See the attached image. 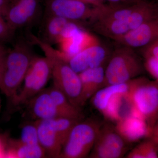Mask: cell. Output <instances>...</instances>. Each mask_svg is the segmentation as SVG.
I'll return each instance as SVG.
<instances>
[{
	"mask_svg": "<svg viewBox=\"0 0 158 158\" xmlns=\"http://www.w3.org/2000/svg\"><path fill=\"white\" fill-rule=\"evenodd\" d=\"M33 40L41 48L52 65L53 87L61 91L74 105L81 107V83L79 73L71 67L59 51L44 41L33 37Z\"/></svg>",
	"mask_w": 158,
	"mask_h": 158,
	"instance_id": "1",
	"label": "cell"
},
{
	"mask_svg": "<svg viewBox=\"0 0 158 158\" xmlns=\"http://www.w3.org/2000/svg\"><path fill=\"white\" fill-rule=\"evenodd\" d=\"M34 56L30 44L22 39L7 52L0 90L11 100L23 84Z\"/></svg>",
	"mask_w": 158,
	"mask_h": 158,
	"instance_id": "2",
	"label": "cell"
},
{
	"mask_svg": "<svg viewBox=\"0 0 158 158\" xmlns=\"http://www.w3.org/2000/svg\"><path fill=\"white\" fill-rule=\"evenodd\" d=\"M126 96L133 113L145 120L151 134L158 118V81L144 77L133 79Z\"/></svg>",
	"mask_w": 158,
	"mask_h": 158,
	"instance_id": "3",
	"label": "cell"
},
{
	"mask_svg": "<svg viewBox=\"0 0 158 158\" xmlns=\"http://www.w3.org/2000/svg\"><path fill=\"white\" fill-rule=\"evenodd\" d=\"M110 57L105 69L103 87L127 83L138 77L143 72L141 61L134 49L121 45Z\"/></svg>",
	"mask_w": 158,
	"mask_h": 158,
	"instance_id": "4",
	"label": "cell"
},
{
	"mask_svg": "<svg viewBox=\"0 0 158 158\" xmlns=\"http://www.w3.org/2000/svg\"><path fill=\"white\" fill-rule=\"evenodd\" d=\"M102 124L93 119L78 122L74 126L63 145L60 157L82 158L89 156Z\"/></svg>",
	"mask_w": 158,
	"mask_h": 158,
	"instance_id": "5",
	"label": "cell"
},
{
	"mask_svg": "<svg viewBox=\"0 0 158 158\" xmlns=\"http://www.w3.org/2000/svg\"><path fill=\"white\" fill-rule=\"evenodd\" d=\"M52 63L47 57L34 56L25 77L23 87L11 100L13 104H26L44 90L52 77Z\"/></svg>",
	"mask_w": 158,
	"mask_h": 158,
	"instance_id": "6",
	"label": "cell"
},
{
	"mask_svg": "<svg viewBox=\"0 0 158 158\" xmlns=\"http://www.w3.org/2000/svg\"><path fill=\"white\" fill-rule=\"evenodd\" d=\"M127 142L112 124L108 123L102 124L89 156L121 158L126 152Z\"/></svg>",
	"mask_w": 158,
	"mask_h": 158,
	"instance_id": "7",
	"label": "cell"
},
{
	"mask_svg": "<svg viewBox=\"0 0 158 158\" xmlns=\"http://www.w3.org/2000/svg\"><path fill=\"white\" fill-rule=\"evenodd\" d=\"M96 7L77 0H46L45 15L59 16L82 24L90 23L95 15Z\"/></svg>",
	"mask_w": 158,
	"mask_h": 158,
	"instance_id": "8",
	"label": "cell"
},
{
	"mask_svg": "<svg viewBox=\"0 0 158 158\" xmlns=\"http://www.w3.org/2000/svg\"><path fill=\"white\" fill-rule=\"evenodd\" d=\"M40 10V0H12L4 17L15 32L34 23Z\"/></svg>",
	"mask_w": 158,
	"mask_h": 158,
	"instance_id": "9",
	"label": "cell"
},
{
	"mask_svg": "<svg viewBox=\"0 0 158 158\" xmlns=\"http://www.w3.org/2000/svg\"><path fill=\"white\" fill-rule=\"evenodd\" d=\"M98 42L96 37L85 31L82 26L80 25L64 36L58 44L61 49L59 52L68 62L72 57Z\"/></svg>",
	"mask_w": 158,
	"mask_h": 158,
	"instance_id": "10",
	"label": "cell"
},
{
	"mask_svg": "<svg viewBox=\"0 0 158 158\" xmlns=\"http://www.w3.org/2000/svg\"><path fill=\"white\" fill-rule=\"evenodd\" d=\"M109 51L99 42L88 47L68 60L71 67L79 73L88 69L102 66L109 56Z\"/></svg>",
	"mask_w": 158,
	"mask_h": 158,
	"instance_id": "11",
	"label": "cell"
},
{
	"mask_svg": "<svg viewBox=\"0 0 158 158\" xmlns=\"http://www.w3.org/2000/svg\"><path fill=\"white\" fill-rule=\"evenodd\" d=\"M158 40V18L144 23L116 40L120 45L133 49L143 48Z\"/></svg>",
	"mask_w": 158,
	"mask_h": 158,
	"instance_id": "12",
	"label": "cell"
},
{
	"mask_svg": "<svg viewBox=\"0 0 158 158\" xmlns=\"http://www.w3.org/2000/svg\"><path fill=\"white\" fill-rule=\"evenodd\" d=\"M40 144L46 155L52 157H60L62 144L54 124L53 119H37L35 121Z\"/></svg>",
	"mask_w": 158,
	"mask_h": 158,
	"instance_id": "13",
	"label": "cell"
},
{
	"mask_svg": "<svg viewBox=\"0 0 158 158\" xmlns=\"http://www.w3.org/2000/svg\"><path fill=\"white\" fill-rule=\"evenodd\" d=\"M115 127L127 142H135L146 136H150V131L145 120L133 113L120 118Z\"/></svg>",
	"mask_w": 158,
	"mask_h": 158,
	"instance_id": "14",
	"label": "cell"
},
{
	"mask_svg": "<svg viewBox=\"0 0 158 158\" xmlns=\"http://www.w3.org/2000/svg\"><path fill=\"white\" fill-rule=\"evenodd\" d=\"M31 114L37 119H51L62 117L49 92L44 89L27 104Z\"/></svg>",
	"mask_w": 158,
	"mask_h": 158,
	"instance_id": "15",
	"label": "cell"
},
{
	"mask_svg": "<svg viewBox=\"0 0 158 158\" xmlns=\"http://www.w3.org/2000/svg\"><path fill=\"white\" fill-rule=\"evenodd\" d=\"M105 69L102 66L88 69L79 73L81 83V106L103 86Z\"/></svg>",
	"mask_w": 158,
	"mask_h": 158,
	"instance_id": "16",
	"label": "cell"
},
{
	"mask_svg": "<svg viewBox=\"0 0 158 158\" xmlns=\"http://www.w3.org/2000/svg\"><path fill=\"white\" fill-rule=\"evenodd\" d=\"M72 22L59 16L44 15L42 40L51 45L59 44Z\"/></svg>",
	"mask_w": 158,
	"mask_h": 158,
	"instance_id": "17",
	"label": "cell"
},
{
	"mask_svg": "<svg viewBox=\"0 0 158 158\" xmlns=\"http://www.w3.org/2000/svg\"><path fill=\"white\" fill-rule=\"evenodd\" d=\"M45 150L40 144L28 145L19 139H10L7 141L6 158H40L45 156Z\"/></svg>",
	"mask_w": 158,
	"mask_h": 158,
	"instance_id": "18",
	"label": "cell"
},
{
	"mask_svg": "<svg viewBox=\"0 0 158 158\" xmlns=\"http://www.w3.org/2000/svg\"><path fill=\"white\" fill-rule=\"evenodd\" d=\"M130 81L123 84L108 85L98 90L91 98L94 107L102 113L113 95L127 94L128 93L130 87Z\"/></svg>",
	"mask_w": 158,
	"mask_h": 158,
	"instance_id": "19",
	"label": "cell"
},
{
	"mask_svg": "<svg viewBox=\"0 0 158 158\" xmlns=\"http://www.w3.org/2000/svg\"><path fill=\"white\" fill-rule=\"evenodd\" d=\"M48 90L62 117L78 120L83 119L84 115L81 108L73 104L63 93L54 87L48 88Z\"/></svg>",
	"mask_w": 158,
	"mask_h": 158,
	"instance_id": "20",
	"label": "cell"
},
{
	"mask_svg": "<svg viewBox=\"0 0 158 158\" xmlns=\"http://www.w3.org/2000/svg\"><path fill=\"white\" fill-rule=\"evenodd\" d=\"M158 146L152 139L142 142L127 156L129 158H158Z\"/></svg>",
	"mask_w": 158,
	"mask_h": 158,
	"instance_id": "21",
	"label": "cell"
},
{
	"mask_svg": "<svg viewBox=\"0 0 158 158\" xmlns=\"http://www.w3.org/2000/svg\"><path fill=\"white\" fill-rule=\"evenodd\" d=\"M53 120L59 139L63 146L74 126L81 120L66 117H59L54 118Z\"/></svg>",
	"mask_w": 158,
	"mask_h": 158,
	"instance_id": "22",
	"label": "cell"
},
{
	"mask_svg": "<svg viewBox=\"0 0 158 158\" xmlns=\"http://www.w3.org/2000/svg\"><path fill=\"white\" fill-rule=\"evenodd\" d=\"M19 140L24 144L28 145L40 144L37 127L35 121L23 126Z\"/></svg>",
	"mask_w": 158,
	"mask_h": 158,
	"instance_id": "23",
	"label": "cell"
},
{
	"mask_svg": "<svg viewBox=\"0 0 158 158\" xmlns=\"http://www.w3.org/2000/svg\"><path fill=\"white\" fill-rule=\"evenodd\" d=\"M14 33L4 16L0 14V43L10 41L13 38Z\"/></svg>",
	"mask_w": 158,
	"mask_h": 158,
	"instance_id": "24",
	"label": "cell"
},
{
	"mask_svg": "<svg viewBox=\"0 0 158 158\" xmlns=\"http://www.w3.org/2000/svg\"><path fill=\"white\" fill-rule=\"evenodd\" d=\"M144 58L150 59L158 65V40L143 48Z\"/></svg>",
	"mask_w": 158,
	"mask_h": 158,
	"instance_id": "25",
	"label": "cell"
},
{
	"mask_svg": "<svg viewBox=\"0 0 158 158\" xmlns=\"http://www.w3.org/2000/svg\"><path fill=\"white\" fill-rule=\"evenodd\" d=\"M8 51L6 49V50L0 52V82L2 81L4 69H5V62H6V55Z\"/></svg>",
	"mask_w": 158,
	"mask_h": 158,
	"instance_id": "26",
	"label": "cell"
},
{
	"mask_svg": "<svg viewBox=\"0 0 158 158\" xmlns=\"http://www.w3.org/2000/svg\"><path fill=\"white\" fill-rule=\"evenodd\" d=\"M12 0H0V14L5 16Z\"/></svg>",
	"mask_w": 158,
	"mask_h": 158,
	"instance_id": "27",
	"label": "cell"
},
{
	"mask_svg": "<svg viewBox=\"0 0 158 158\" xmlns=\"http://www.w3.org/2000/svg\"><path fill=\"white\" fill-rule=\"evenodd\" d=\"M104 2H109L110 4H133L139 2L142 0H102Z\"/></svg>",
	"mask_w": 158,
	"mask_h": 158,
	"instance_id": "28",
	"label": "cell"
},
{
	"mask_svg": "<svg viewBox=\"0 0 158 158\" xmlns=\"http://www.w3.org/2000/svg\"><path fill=\"white\" fill-rule=\"evenodd\" d=\"M77 1L83 2L94 7H100L106 4L102 0H77Z\"/></svg>",
	"mask_w": 158,
	"mask_h": 158,
	"instance_id": "29",
	"label": "cell"
},
{
	"mask_svg": "<svg viewBox=\"0 0 158 158\" xmlns=\"http://www.w3.org/2000/svg\"><path fill=\"white\" fill-rule=\"evenodd\" d=\"M6 144L7 141L0 136V158H6Z\"/></svg>",
	"mask_w": 158,
	"mask_h": 158,
	"instance_id": "30",
	"label": "cell"
},
{
	"mask_svg": "<svg viewBox=\"0 0 158 158\" xmlns=\"http://www.w3.org/2000/svg\"><path fill=\"white\" fill-rule=\"evenodd\" d=\"M150 137L151 139H152L153 141H158V118L156 121L154 126L153 128Z\"/></svg>",
	"mask_w": 158,
	"mask_h": 158,
	"instance_id": "31",
	"label": "cell"
},
{
	"mask_svg": "<svg viewBox=\"0 0 158 158\" xmlns=\"http://www.w3.org/2000/svg\"><path fill=\"white\" fill-rule=\"evenodd\" d=\"M6 48L4 45H3V44L2 43H0V52L2 51L6 50Z\"/></svg>",
	"mask_w": 158,
	"mask_h": 158,
	"instance_id": "32",
	"label": "cell"
},
{
	"mask_svg": "<svg viewBox=\"0 0 158 158\" xmlns=\"http://www.w3.org/2000/svg\"><path fill=\"white\" fill-rule=\"evenodd\" d=\"M155 142H156V143L157 144L158 146V141H155Z\"/></svg>",
	"mask_w": 158,
	"mask_h": 158,
	"instance_id": "33",
	"label": "cell"
},
{
	"mask_svg": "<svg viewBox=\"0 0 158 158\" xmlns=\"http://www.w3.org/2000/svg\"><path fill=\"white\" fill-rule=\"evenodd\" d=\"M1 99H0V110H1Z\"/></svg>",
	"mask_w": 158,
	"mask_h": 158,
	"instance_id": "34",
	"label": "cell"
}]
</instances>
